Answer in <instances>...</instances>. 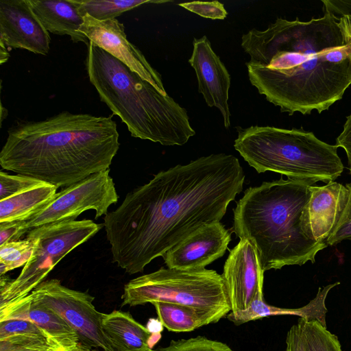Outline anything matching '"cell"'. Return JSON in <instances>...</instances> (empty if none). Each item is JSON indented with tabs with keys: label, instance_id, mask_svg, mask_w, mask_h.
Wrapping results in <instances>:
<instances>
[{
	"label": "cell",
	"instance_id": "6da1fadb",
	"mask_svg": "<svg viewBox=\"0 0 351 351\" xmlns=\"http://www.w3.org/2000/svg\"><path fill=\"white\" fill-rule=\"evenodd\" d=\"M244 180L238 158L223 153L160 171L105 215L112 261L130 274L143 271L199 228L220 221Z\"/></svg>",
	"mask_w": 351,
	"mask_h": 351
},
{
	"label": "cell",
	"instance_id": "7a4b0ae2",
	"mask_svg": "<svg viewBox=\"0 0 351 351\" xmlns=\"http://www.w3.org/2000/svg\"><path fill=\"white\" fill-rule=\"evenodd\" d=\"M323 12L308 21L278 17L241 37L251 84L289 115L322 113L351 85V18Z\"/></svg>",
	"mask_w": 351,
	"mask_h": 351
},
{
	"label": "cell",
	"instance_id": "3957f363",
	"mask_svg": "<svg viewBox=\"0 0 351 351\" xmlns=\"http://www.w3.org/2000/svg\"><path fill=\"white\" fill-rule=\"evenodd\" d=\"M112 117L62 111L16 121L0 152L2 169L59 187L107 169L120 143Z\"/></svg>",
	"mask_w": 351,
	"mask_h": 351
},
{
	"label": "cell",
	"instance_id": "277c9868",
	"mask_svg": "<svg viewBox=\"0 0 351 351\" xmlns=\"http://www.w3.org/2000/svg\"><path fill=\"white\" fill-rule=\"evenodd\" d=\"M306 180L282 178L248 188L234 209L233 229L256 249L264 271L314 263L326 242L308 239L301 217L309 196Z\"/></svg>",
	"mask_w": 351,
	"mask_h": 351
},
{
	"label": "cell",
	"instance_id": "5b68a950",
	"mask_svg": "<svg viewBox=\"0 0 351 351\" xmlns=\"http://www.w3.org/2000/svg\"><path fill=\"white\" fill-rule=\"evenodd\" d=\"M86 69L101 101L133 137L170 146L183 145L195 134L185 108L91 41Z\"/></svg>",
	"mask_w": 351,
	"mask_h": 351
},
{
	"label": "cell",
	"instance_id": "8992f818",
	"mask_svg": "<svg viewBox=\"0 0 351 351\" xmlns=\"http://www.w3.org/2000/svg\"><path fill=\"white\" fill-rule=\"evenodd\" d=\"M234 147L258 173L272 171L289 179L328 183L344 166L337 147L301 129L252 125L237 128Z\"/></svg>",
	"mask_w": 351,
	"mask_h": 351
},
{
	"label": "cell",
	"instance_id": "52a82bcc",
	"mask_svg": "<svg viewBox=\"0 0 351 351\" xmlns=\"http://www.w3.org/2000/svg\"><path fill=\"white\" fill-rule=\"evenodd\" d=\"M121 306L168 302L193 307L210 324L230 311L221 275L215 270L161 267L130 280L125 285Z\"/></svg>",
	"mask_w": 351,
	"mask_h": 351
},
{
	"label": "cell",
	"instance_id": "ba28073f",
	"mask_svg": "<svg viewBox=\"0 0 351 351\" xmlns=\"http://www.w3.org/2000/svg\"><path fill=\"white\" fill-rule=\"evenodd\" d=\"M90 219L65 221L32 229L34 241L29 261L19 276L0 287V309L28 295L70 252L94 236L103 226Z\"/></svg>",
	"mask_w": 351,
	"mask_h": 351
},
{
	"label": "cell",
	"instance_id": "9c48e42d",
	"mask_svg": "<svg viewBox=\"0 0 351 351\" xmlns=\"http://www.w3.org/2000/svg\"><path fill=\"white\" fill-rule=\"evenodd\" d=\"M35 303L58 315L77 334L80 346L116 351L103 330L105 313L97 311L94 297L86 292L69 289L57 279L43 281L29 295Z\"/></svg>",
	"mask_w": 351,
	"mask_h": 351
},
{
	"label": "cell",
	"instance_id": "30bf717a",
	"mask_svg": "<svg viewBox=\"0 0 351 351\" xmlns=\"http://www.w3.org/2000/svg\"><path fill=\"white\" fill-rule=\"evenodd\" d=\"M117 201L115 185L107 169L65 187L40 210L22 221L29 232L47 224L74 221L88 210H94L97 219L107 215L108 208Z\"/></svg>",
	"mask_w": 351,
	"mask_h": 351
},
{
	"label": "cell",
	"instance_id": "8fae6325",
	"mask_svg": "<svg viewBox=\"0 0 351 351\" xmlns=\"http://www.w3.org/2000/svg\"><path fill=\"white\" fill-rule=\"evenodd\" d=\"M263 274L255 247L240 239L230 252L221 275L230 313L245 310L254 300L263 298Z\"/></svg>",
	"mask_w": 351,
	"mask_h": 351
},
{
	"label": "cell",
	"instance_id": "7c38bea8",
	"mask_svg": "<svg viewBox=\"0 0 351 351\" xmlns=\"http://www.w3.org/2000/svg\"><path fill=\"white\" fill-rule=\"evenodd\" d=\"M79 32L138 73L161 93L167 94L160 74L152 66L138 48L127 39L124 26L117 19L98 21L86 14L83 16Z\"/></svg>",
	"mask_w": 351,
	"mask_h": 351
},
{
	"label": "cell",
	"instance_id": "4fadbf2b",
	"mask_svg": "<svg viewBox=\"0 0 351 351\" xmlns=\"http://www.w3.org/2000/svg\"><path fill=\"white\" fill-rule=\"evenodd\" d=\"M193 52L189 62L197 80L198 90L209 107L221 112L226 128L230 125L228 106L230 75L219 57L214 52L206 35L193 41Z\"/></svg>",
	"mask_w": 351,
	"mask_h": 351
},
{
	"label": "cell",
	"instance_id": "5bb4252c",
	"mask_svg": "<svg viewBox=\"0 0 351 351\" xmlns=\"http://www.w3.org/2000/svg\"><path fill=\"white\" fill-rule=\"evenodd\" d=\"M0 40L6 47L47 55L51 38L28 0L0 1Z\"/></svg>",
	"mask_w": 351,
	"mask_h": 351
},
{
	"label": "cell",
	"instance_id": "9a60e30c",
	"mask_svg": "<svg viewBox=\"0 0 351 351\" xmlns=\"http://www.w3.org/2000/svg\"><path fill=\"white\" fill-rule=\"evenodd\" d=\"M349 190L341 183L309 186V196L301 217L302 230L314 241L326 242L347 205Z\"/></svg>",
	"mask_w": 351,
	"mask_h": 351
},
{
	"label": "cell",
	"instance_id": "2e32d148",
	"mask_svg": "<svg viewBox=\"0 0 351 351\" xmlns=\"http://www.w3.org/2000/svg\"><path fill=\"white\" fill-rule=\"evenodd\" d=\"M231 241L229 231L219 222L207 224L164 254L169 268L204 269L226 252Z\"/></svg>",
	"mask_w": 351,
	"mask_h": 351
},
{
	"label": "cell",
	"instance_id": "e0dca14e",
	"mask_svg": "<svg viewBox=\"0 0 351 351\" xmlns=\"http://www.w3.org/2000/svg\"><path fill=\"white\" fill-rule=\"evenodd\" d=\"M8 319L29 321L43 329L64 351H78L77 334L58 315L34 302L28 295L10 306L0 309V322Z\"/></svg>",
	"mask_w": 351,
	"mask_h": 351
},
{
	"label": "cell",
	"instance_id": "ac0fdd59",
	"mask_svg": "<svg viewBox=\"0 0 351 351\" xmlns=\"http://www.w3.org/2000/svg\"><path fill=\"white\" fill-rule=\"evenodd\" d=\"M34 12L48 32L68 35L74 43L88 45V39L79 29L83 17L71 0H28Z\"/></svg>",
	"mask_w": 351,
	"mask_h": 351
},
{
	"label": "cell",
	"instance_id": "d6986e66",
	"mask_svg": "<svg viewBox=\"0 0 351 351\" xmlns=\"http://www.w3.org/2000/svg\"><path fill=\"white\" fill-rule=\"evenodd\" d=\"M337 283L319 287L316 296L306 306L298 308H287L266 304L263 298L254 300L247 308L237 313H229L227 318L235 325L245 324L250 321L262 319L272 315H297L306 321L316 319L324 326L327 309L325 301L329 291Z\"/></svg>",
	"mask_w": 351,
	"mask_h": 351
},
{
	"label": "cell",
	"instance_id": "ffe728a7",
	"mask_svg": "<svg viewBox=\"0 0 351 351\" xmlns=\"http://www.w3.org/2000/svg\"><path fill=\"white\" fill-rule=\"evenodd\" d=\"M101 326L116 351L153 350L149 346L152 333L128 312L114 310L105 313Z\"/></svg>",
	"mask_w": 351,
	"mask_h": 351
},
{
	"label": "cell",
	"instance_id": "44dd1931",
	"mask_svg": "<svg viewBox=\"0 0 351 351\" xmlns=\"http://www.w3.org/2000/svg\"><path fill=\"white\" fill-rule=\"evenodd\" d=\"M58 188L42 184L0 200V223L25 221L44 208L56 195Z\"/></svg>",
	"mask_w": 351,
	"mask_h": 351
},
{
	"label": "cell",
	"instance_id": "7402d4cb",
	"mask_svg": "<svg viewBox=\"0 0 351 351\" xmlns=\"http://www.w3.org/2000/svg\"><path fill=\"white\" fill-rule=\"evenodd\" d=\"M152 304L163 327L169 331L190 332L210 324L202 313L193 307L168 302Z\"/></svg>",
	"mask_w": 351,
	"mask_h": 351
},
{
	"label": "cell",
	"instance_id": "603a6c76",
	"mask_svg": "<svg viewBox=\"0 0 351 351\" xmlns=\"http://www.w3.org/2000/svg\"><path fill=\"white\" fill-rule=\"evenodd\" d=\"M83 17L88 14L98 21H106L116 19L122 13L138 7L143 4L154 3H162L169 1H143V0H71Z\"/></svg>",
	"mask_w": 351,
	"mask_h": 351
},
{
	"label": "cell",
	"instance_id": "cb8c5ba5",
	"mask_svg": "<svg viewBox=\"0 0 351 351\" xmlns=\"http://www.w3.org/2000/svg\"><path fill=\"white\" fill-rule=\"evenodd\" d=\"M303 325L304 351H341L336 335L332 334L316 319L306 321Z\"/></svg>",
	"mask_w": 351,
	"mask_h": 351
},
{
	"label": "cell",
	"instance_id": "d4e9b609",
	"mask_svg": "<svg viewBox=\"0 0 351 351\" xmlns=\"http://www.w3.org/2000/svg\"><path fill=\"white\" fill-rule=\"evenodd\" d=\"M34 245V239L29 236L25 239L0 245V276L25 266L32 256Z\"/></svg>",
	"mask_w": 351,
	"mask_h": 351
},
{
	"label": "cell",
	"instance_id": "484cf974",
	"mask_svg": "<svg viewBox=\"0 0 351 351\" xmlns=\"http://www.w3.org/2000/svg\"><path fill=\"white\" fill-rule=\"evenodd\" d=\"M0 351H64L49 337L14 335L0 339Z\"/></svg>",
	"mask_w": 351,
	"mask_h": 351
},
{
	"label": "cell",
	"instance_id": "4316f807",
	"mask_svg": "<svg viewBox=\"0 0 351 351\" xmlns=\"http://www.w3.org/2000/svg\"><path fill=\"white\" fill-rule=\"evenodd\" d=\"M152 351H233L227 344L197 336L186 339L172 340L166 347Z\"/></svg>",
	"mask_w": 351,
	"mask_h": 351
},
{
	"label": "cell",
	"instance_id": "83f0119b",
	"mask_svg": "<svg viewBox=\"0 0 351 351\" xmlns=\"http://www.w3.org/2000/svg\"><path fill=\"white\" fill-rule=\"evenodd\" d=\"M43 181L30 176L10 175L0 172V200L8 198L42 184Z\"/></svg>",
	"mask_w": 351,
	"mask_h": 351
},
{
	"label": "cell",
	"instance_id": "f1b7e54d",
	"mask_svg": "<svg viewBox=\"0 0 351 351\" xmlns=\"http://www.w3.org/2000/svg\"><path fill=\"white\" fill-rule=\"evenodd\" d=\"M14 335H38L50 338L38 326L29 321L8 319L0 322V339Z\"/></svg>",
	"mask_w": 351,
	"mask_h": 351
},
{
	"label": "cell",
	"instance_id": "f546056e",
	"mask_svg": "<svg viewBox=\"0 0 351 351\" xmlns=\"http://www.w3.org/2000/svg\"><path fill=\"white\" fill-rule=\"evenodd\" d=\"M178 5L194 12L202 17L211 19H224L228 12L223 4L218 1H191L180 3Z\"/></svg>",
	"mask_w": 351,
	"mask_h": 351
},
{
	"label": "cell",
	"instance_id": "4dcf8cb0",
	"mask_svg": "<svg viewBox=\"0 0 351 351\" xmlns=\"http://www.w3.org/2000/svg\"><path fill=\"white\" fill-rule=\"evenodd\" d=\"M346 186L349 190L348 201L332 233L326 241L328 245H335L345 240L351 241V182Z\"/></svg>",
	"mask_w": 351,
	"mask_h": 351
},
{
	"label": "cell",
	"instance_id": "1f68e13d",
	"mask_svg": "<svg viewBox=\"0 0 351 351\" xmlns=\"http://www.w3.org/2000/svg\"><path fill=\"white\" fill-rule=\"evenodd\" d=\"M27 232L22 221L0 223V245L19 241L21 237Z\"/></svg>",
	"mask_w": 351,
	"mask_h": 351
},
{
	"label": "cell",
	"instance_id": "d6a6232c",
	"mask_svg": "<svg viewBox=\"0 0 351 351\" xmlns=\"http://www.w3.org/2000/svg\"><path fill=\"white\" fill-rule=\"evenodd\" d=\"M285 351H304L302 320L300 317L296 324L291 327L286 338Z\"/></svg>",
	"mask_w": 351,
	"mask_h": 351
},
{
	"label": "cell",
	"instance_id": "836d02e7",
	"mask_svg": "<svg viewBox=\"0 0 351 351\" xmlns=\"http://www.w3.org/2000/svg\"><path fill=\"white\" fill-rule=\"evenodd\" d=\"M335 145L343 149L348 158L349 169H351V113L346 118L343 130L337 137Z\"/></svg>",
	"mask_w": 351,
	"mask_h": 351
},
{
	"label": "cell",
	"instance_id": "e575fe53",
	"mask_svg": "<svg viewBox=\"0 0 351 351\" xmlns=\"http://www.w3.org/2000/svg\"><path fill=\"white\" fill-rule=\"evenodd\" d=\"M323 8L335 15L351 18V0H322Z\"/></svg>",
	"mask_w": 351,
	"mask_h": 351
},
{
	"label": "cell",
	"instance_id": "d590c367",
	"mask_svg": "<svg viewBox=\"0 0 351 351\" xmlns=\"http://www.w3.org/2000/svg\"><path fill=\"white\" fill-rule=\"evenodd\" d=\"M146 327L151 333H160L163 326L158 319L152 318L149 319Z\"/></svg>",
	"mask_w": 351,
	"mask_h": 351
},
{
	"label": "cell",
	"instance_id": "8d00e7d4",
	"mask_svg": "<svg viewBox=\"0 0 351 351\" xmlns=\"http://www.w3.org/2000/svg\"><path fill=\"white\" fill-rule=\"evenodd\" d=\"M9 57V52L7 50L5 45L0 40V64H2L7 62Z\"/></svg>",
	"mask_w": 351,
	"mask_h": 351
},
{
	"label": "cell",
	"instance_id": "74e56055",
	"mask_svg": "<svg viewBox=\"0 0 351 351\" xmlns=\"http://www.w3.org/2000/svg\"><path fill=\"white\" fill-rule=\"evenodd\" d=\"M7 117V110L3 108L2 103H1V123Z\"/></svg>",
	"mask_w": 351,
	"mask_h": 351
},
{
	"label": "cell",
	"instance_id": "f35d334b",
	"mask_svg": "<svg viewBox=\"0 0 351 351\" xmlns=\"http://www.w3.org/2000/svg\"><path fill=\"white\" fill-rule=\"evenodd\" d=\"M80 351H100L99 350L93 349V348H82L81 346L80 347Z\"/></svg>",
	"mask_w": 351,
	"mask_h": 351
},
{
	"label": "cell",
	"instance_id": "ab89813d",
	"mask_svg": "<svg viewBox=\"0 0 351 351\" xmlns=\"http://www.w3.org/2000/svg\"><path fill=\"white\" fill-rule=\"evenodd\" d=\"M349 171H350V173L351 175V169H349Z\"/></svg>",
	"mask_w": 351,
	"mask_h": 351
},
{
	"label": "cell",
	"instance_id": "60d3db41",
	"mask_svg": "<svg viewBox=\"0 0 351 351\" xmlns=\"http://www.w3.org/2000/svg\"><path fill=\"white\" fill-rule=\"evenodd\" d=\"M78 351H80V350Z\"/></svg>",
	"mask_w": 351,
	"mask_h": 351
}]
</instances>
